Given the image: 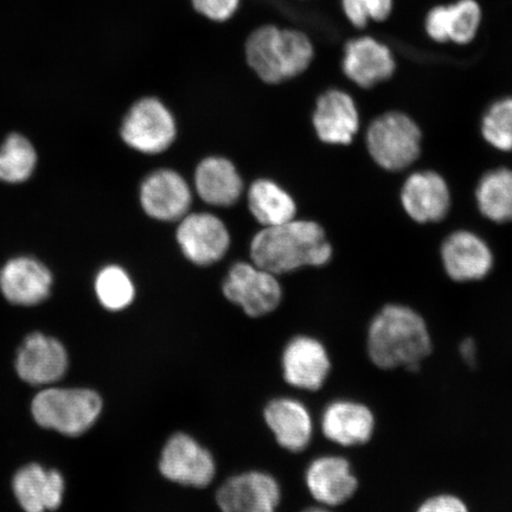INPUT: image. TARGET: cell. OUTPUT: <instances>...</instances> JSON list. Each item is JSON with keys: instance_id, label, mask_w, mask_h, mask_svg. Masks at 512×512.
Masks as SVG:
<instances>
[{"instance_id": "1", "label": "cell", "mask_w": 512, "mask_h": 512, "mask_svg": "<svg viewBox=\"0 0 512 512\" xmlns=\"http://www.w3.org/2000/svg\"><path fill=\"white\" fill-rule=\"evenodd\" d=\"M243 56L256 79L266 86H280L300 78L312 67L317 48L303 29L264 23L247 35Z\"/></svg>"}, {"instance_id": "2", "label": "cell", "mask_w": 512, "mask_h": 512, "mask_svg": "<svg viewBox=\"0 0 512 512\" xmlns=\"http://www.w3.org/2000/svg\"><path fill=\"white\" fill-rule=\"evenodd\" d=\"M432 337L426 320L412 307L388 304L376 313L367 332L371 363L383 370L416 369L431 355Z\"/></svg>"}, {"instance_id": "3", "label": "cell", "mask_w": 512, "mask_h": 512, "mask_svg": "<svg viewBox=\"0 0 512 512\" xmlns=\"http://www.w3.org/2000/svg\"><path fill=\"white\" fill-rule=\"evenodd\" d=\"M251 256L254 265L277 275L328 264L332 246L320 224L293 219L256 234L251 243Z\"/></svg>"}, {"instance_id": "4", "label": "cell", "mask_w": 512, "mask_h": 512, "mask_svg": "<svg viewBox=\"0 0 512 512\" xmlns=\"http://www.w3.org/2000/svg\"><path fill=\"white\" fill-rule=\"evenodd\" d=\"M102 401L89 389L50 388L32 401L31 412L37 424L69 437H78L99 418Z\"/></svg>"}, {"instance_id": "5", "label": "cell", "mask_w": 512, "mask_h": 512, "mask_svg": "<svg viewBox=\"0 0 512 512\" xmlns=\"http://www.w3.org/2000/svg\"><path fill=\"white\" fill-rule=\"evenodd\" d=\"M366 146L369 156L381 169L399 172L408 169L420 157L422 132L408 114L387 112L369 125Z\"/></svg>"}, {"instance_id": "6", "label": "cell", "mask_w": 512, "mask_h": 512, "mask_svg": "<svg viewBox=\"0 0 512 512\" xmlns=\"http://www.w3.org/2000/svg\"><path fill=\"white\" fill-rule=\"evenodd\" d=\"M174 115L157 96L147 95L134 101L121 127L124 142L147 155L169 149L176 138Z\"/></svg>"}, {"instance_id": "7", "label": "cell", "mask_w": 512, "mask_h": 512, "mask_svg": "<svg viewBox=\"0 0 512 512\" xmlns=\"http://www.w3.org/2000/svg\"><path fill=\"white\" fill-rule=\"evenodd\" d=\"M223 293L251 317L268 315L277 309L283 297L274 274L246 262H239L229 271Z\"/></svg>"}, {"instance_id": "8", "label": "cell", "mask_w": 512, "mask_h": 512, "mask_svg": "<svg viewBox=\"0 0 512 512\" xmlns=\"http://www.w3.org/2000/svg\"><path fill=\"white\" fill-rule=\"evenodd\" d=\"M440 258L448 278L457 283L483 280L495 265L489 243L471 230L460 229L446 236Z\"/></svg>"}, {"instance_id": "9", "label": "cell", "mask_w": 512, "mask_h": 512, "mask_svg": "<svg viewBox=\"0 0 512 512\" xmlns=\"http://www.w3.org/2000/svg\"><path fill=\"white\" fill-rule=\"evenodd\" d=\"M403 210L416 223H438L451 210L452 196L446 179L432 170L413 172L400 191Z\"/></svg>"}, {"instance_id": "10", "label": "cell", "mask_w": 512, "mask_h": 512, "mask_svg": "<svg viewBox=\"0 0 512 512\" xmlns=\"http://www.w3.org/2000/svg\"><path fill=\"white\" fill-rule=\"evenodd\" d=\"M342 70L357 87L370 89L393 78L396 60L387 44L373 36H360L345 43Z\"/></svg>"}, {"instance_id": "11", "label": "cell", "mask_w": 512, "mask_h": 512, "mask_svg": "<svg viewBox=\"0 0 512 512\" xmlns=\"http://www.w3.org/2000/svg\"><path fill=\"white\" fill-rule=\"evenodd\" d=\"M160 472L178 484L204 488L215 476L211 454L187 434H176L165 445Z\"/></svg>"}, {"instance_id": "12", "label": "cell", "mask_w": 512, "mask_h": 512, "mask_svg": "<svg viewBox=\"0 0 512 512\" xmlns=\"http://www.w3.org/2000/svg\"><path fill=\"white\" fill-rule=\"evenodd\" d=\"M177 241L192 264L210 266L226 255L230 236L219 217L208 213L190 214L179 224Z\"/></svg>"}, {"instance_id": "13", "label": "cell", "mask_w": 512, "mask_h": 512, "mask_svg": "<svg viewBox=\"0 0 512 512\" xmlns=\"http://www.w3.org/2000/svg\"><path fill=\"white\" fill-rule=\"evenodd\" d=\"M312 121L323 143L339 146L354 142L361 124L356 101L338 88L328 89L318 96Z\"/></svg>"}, {"instance_id": "14", "label": "cell", "mask_w": 512, "mask_h": 512, "mask_svg": "<svg viewBox=\"0 0 512 512\" xmlns=\"http://www.w3.org/2000/svg\"><path fill=\"white\" fill-rule=\"evenodd\" d=\"M305 479L311 496L328 508L349 502L360 488V480L351 463L341 456H323L313 460Z\"/></svg>"}, {"instance_id": "15", "label": "cell", "mask_w": 512, "mask_h": 512, "mask_svg": "<svg viewBox=\"0 0 512 512\" xmlns=\"http://www.w3.org/2000/svg\"><path fill=\"white\" fill-rule=\"evenodd\" d=\"M68 368L67 351L55 338L35 332L25 339L16 358V370L32 386L59 381Z\"/></svg>"}, {"instance_id": "16", "label": "cell", "mask_w": 512, "mask_h": 512, "mask_svg": "<svg viewBox=\"0 0 512 512\" xmlns=\"http://www.w3.org/2000/svg\"><path fill=\"white\" fill-rule=\"evenodd\" d=\"M140 202L152 219L170 222L188 215L192 196L188 183L176 171L158 170L145 179Z\"/></svg>"}, {"instance_id": "17", "label": "cell", "mask_w": 512, "mask_h": 512, "mask_svg": "<svg viewBox=\"0 0 512 512\" xmlns=\"http://www.w3.org/2000/svg\"><path fill=\"white\" fill-rule=\"evenodd\" d=\"M279 502L277 480L261 472L230 478L217 492L222 512H275Z\"/></svg>"}, {"instance_id": "18", "label": "cell", "mask_w": 512, "mask_h": 512, "mask_svg": "<svg viewBox=\"0 0 512 512\" xmlns=\"http://www.w3.org/2000/svg\"><path fill=\"white\" fill-rule=\"evenodd\" d=\"M376 418L360 401L336 400L322 415V431L331 443L342 447L366 445L374 437Z\"/></svg>"}, {"instance_id": "19", "label": "cell", "mask_w": 512, "mask_h": 512, "mask_svg": "<svg viewBox=\"0 0 512 512\" xmlns=\"http://www.w3.org/2000/svg\"><path fill=\"white\" fill-rule=\"evenodd\" d=\"M283 369L291 386L316 392L324 386L331 371L329 352L316 338L296 337L284 351Z\"/></svg>"}, {"instance_id": "20", "label": "cell", "mask_w": 512, "mask_h": 512, "mask_svg": "<svg viewBox=\"0 0 512 512\" xmlns=\"http://www.w3.org/2000/svg\"><path fill=\"white\" fill-rule=\"evenodd\" d=\"M53 274L42 262L18 256L0 271V290L10 303L21 306L41 304L49 297Z\"/></svg>"}, {"instance_id": "21", "label": "cell", "mask_w": 512, "mask_h": 512, "mask_svg": "<svg viewBox=\"0 0 512 512\" xmlns=\"http://www.w3.org/2000/svg\"><path fill=\"white\" fill-rule=\"evenodd\" d=\"M482 21L483 11L477 0H458L428 11L425 29L434 42L466 46L475 41Z\"/></svg>"}, {"instance_id": "22", "label": "cell", "mask_w": 512, "mask_h": 512, "mask_svg": "<svg viewBox=\"0 0 512 512\" xmlns=\"http://www.w3.org/2000/svg\"><path fill=\"white\" fill-rule=\"evenodd\" d=\"M14 491L25 512L54 511L62 503L64 479L59 471L31 464L17 472Z\"/></svg>"}, {"instance_id": "23", "label": "cell", "mask_w": 512, "mask_h": 512, "mask_svg": "<svg viewBox=\"0 0 512 512\" xmlns=\"http://www.w3.org/2000/svg\"><path fill=\"white\" fill-rule=\"evenodd\" d=\"M265 419L279 445L286 450L302 452L311 443L313 422L302 402L274 400L266 408Z\"/></svg>"}, {"instance_id": "24", "label": "cell", "mask_w": 512, "mask_h": 512, "mask_svg": "<svg viewBox=\"0 0 512 512\" xmlns=\"http://www.w3.org/2000/svg\"><path fill=\"white\" fill-rule=\"evenodd\" d=\"M195 187L202 200L215 207H230L239 201L242 179L229 160L210 157L197 166Z\"/></svg>"}, {"instance_id": "25", "label": "cell", "mask_w": 512, "mask_h": 512, "mask_svg": "<svg viewBox=\"0 0 512 512\" xmlns=\"http://www.w3.org/2000/svg\"><path fill=\"white\" fill-rule=\"evenodd\" d=\"M248 204L255 220L265 228L280 226L296 219V202L277 183L267 179L252 184L248 192Z\"/></svg>"}, {"instance_id": "26", "label": "cell", "mask_w": 512, "mask_h": 512, "mask_svg": "<svg viewBox=\"0 0 512 512\" xmlns=\"http://www.w3.org/2000/svg\"><path fill=\"white\" fill-rule=\"evenodd\" d=\"M476 203L486 220L512 222V170L497 168L486 172L476 187Z\"/></svg>"}, {"instance_id": "27", "label": "cell", "mask_w": 512, "mask_h": 512, "mask_svg": "<svg viewBox=\"0 0 512 512\" xmlns=\"http://www.w3.org/2000/svg\"><path fill=\"white\" fill-rule=\"evenodd\" d=\"M37 165V153L29 139L9 134L0 147V181L18 184L28 181Z\"/></svg>"}, {"instance_id": "28", "label": "cell", "mask_w": 512, "mask_h": 512, "mask_svg": "<svg viewBox=\"0 0 512 512\" xmlns=\"http://www.w3.org/2000/svg\"><path fill=\"white\" fill-rule=\"evenodd\" d=\"M95 292L101 305L110 311L126 309L136 294L131 278L119 266H108L98 274Z\"/></svg>"}, {"instance_id": "29", "label": "cell", "mask_w": 512, "mask_h": 512, "mask_svg": "<svg viewBox=\"0 0 512 512\" xmlns=\"http://www.w3.org/2000/svg\"><path fill=\"white\" fill-rule=\"evenodd\" d=\"M480 131L495 150L512 152V98L499 99L483 115Z\"/></svg>"}, {"instance_id": "30", "label": "cell", "mask_w": 512, "mask_h": 512, "mask_svg": "<svg viewBox=\"0 0 512 512\" xmlns=\"http://www.w3.org/2000/svg\"><path fill=\"white\" fill-rule=\"evenodd\" d=\"M347 21L357 29H364L370 22L387 21L394 9V0H341Z\"/></svg>"}, {"instance_id": "31", "label": "cell", "mask_w": 512, "mask_h": 512, "mask_svg": "<svg viewBox=\"0 0 512 512\" xmlns=\"http://www.w3.org/2000/svg\"><path fill=\"white\" fill-rule=\"evenodd\" d=\"M195 14L206 21L223 24L238 14L242 0H189Z\"/></svg>"}, {"instance_id": "32", "label": "cell", "mask_w": 512, "mask_h": 512, "mask_svg": "<svg viewBox=\"0 0 512 512\" xmlns=\"http://www.w3.org/2000/svg\"><path fill=\"white\" fill-rule=\"evenodd\" d=\"M415 512H470V509L463 498L443 492L426 498Z\"/></svg>"}, {"instance_id": "33", "label": "cell", "mask_w": 512, "mask_h": 512, "mask_svg": "<svg viewBox=\"0 0 512 512\" xmlns=\"http://www.w3.org/2000/svg\"><path fill=\"white\" fill-rule=\"evenodd\" d=\"M460 354H462L464 361L467 363L475 362L477 356L476 343L472 339H465L463 344L460 345Z\"/></svg>"}, {"instance_id": "34", "label": "cell", "mask_w": 512, "mask_h": 512, "mask_svg": "<svg viewBox=\"0 0 512 512\" xmlns=\"http://www.w3.org/2000/svg\"><path fill=\"white\" fill-rule=\"evenodd\" d=\"M303 512H331V511L328 509H324V508H311V509H307Z\"/></svg>"}, {"instance_id": "35", "label": "cell", "mask_w": 512, "mask_h": 512, "mask_svg": "<svg viewBox=\"0 0 512 512\" xmlns=\"http://www.w3.org/2000/svg\"><path fill=\"white\" fill-rule=\"evenodd\" d=\"M300 2H309V0H300Z\"/></svg>"}]
</instances>
